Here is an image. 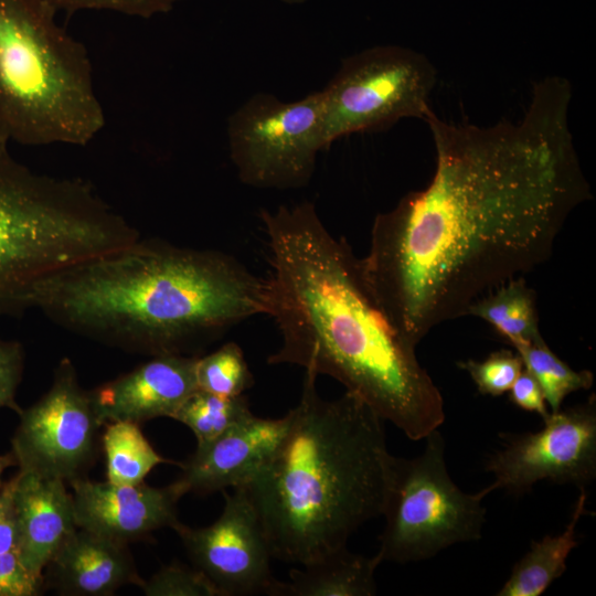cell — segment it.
Returning a JSON list of instances; mask_svg holds the SVG:
<instances>
[{
  "mask_svg": "<svg viewBox=\"0 0 596 596\" xmlns=\"http://www.w3.org/2000/svg\"><path fill=\"white\" fill-rule=\"evenodd\" d=\"M572 96L566 77L550 75L533 84L517 121L478 126L426 116L435 173L375 216L361 258L409 345L547 260L567 217L592 199L570 127Z\"/></svg>",
  "mask_w": 596,
  "mask_h": 596,
  "instance_id": "1",
  "label": "cell"
},
{
  "mask_svg": "<svg viewBox=\"0 0 596 596\" xmlns=\"http://www.w3.org/2000/svg\"><path fill=\"white\" fill-rule=\"evenodd\" d=\"M269 273L266 316L280 347L267 363L328 375L409 439L445 421L444 400L377 301L358 258L334 237L313 203L260 210Z\"/></svg>",
  "mask_w": 596,
  "mask_h": 596,
  "instance_id": "2",
  "label": "cell"
},
{
  "mask_svg": "<svg viewBox=\"0 0 596 596\" xmlns=\"http://www.w3.org/2000/svg\"><path fill=\"white\" fill-rule=\"evenodd\" d=\"M31 308L129 352L198 356L266 313L265 280L226 253L139 237L54 274L34 290Z\"/></svg>",
  "mask_w": 596,
  "mask_h": 596,
  "instance_id": "3",
  "label": "cell"
},
{
  "mask_svg": "<svg viewBox=\"0 0 596 596\" xmlns=\"http://www.w3.org/2000/svg\"><path fill=\"white\" fill-rule=\"evenodd\" d=\"M306 371L287 432L242 489L273 558L306 565L347 547L365 522L382 515L394 456L381 418L356 395L324 400Z\"/></svg>",
  "mask_w": 596,
  "mask_h": 596,
  "instance_id": "4",
  "label": "cell"
},
{
  "mask_svg": "<svg viewBox=\"0 0 596 596\" xmlns=\"http://www.w3.org/2000/svg\"><path fill=\"white\" fill-rule=\"evenodd\" d=\"M0 134V317L31 309L54 274L117 249L139 232L89 183L33 172Z\"/></svg>",
  "mask_w": 596,
  "mask_h": 596,
  "instance_id": "5",
  "label": "cell"
},
{
  "mask_svg": "<svg viewBox=\"0 0 596 596\" xmlns=\"http://www.w3.org/2000/svg\"><path fill=\"white\" fill-rule=\"evenodd\" d=\"M45 0H0V134L25 146H85L104 127L85 45Z\"/></svg>",
  "mask_w": 596,
  "mask_h": 596,
  "instance_id": "6",
  "label": "cell"
},
{
  "mask_svg": "<svg viewBox=\"0 0 596 596\" xmlns=\"http://www.w3.org/2000/svg\"><path fill=\"white\" fill-rule=\"evenodd\" d=\"M422 454L394 457L382 515L381 562H419L458 543L481 538L486 522L482 500L491 485L476 493L462 491L450 478L445 441L438 429L425 438Z\"/></svg>",
  "mask_w": 596,
  "mask_h": 596,
  "instance_id": "7",
  "label": "cell"
},
{
  "mask_svg": "<svg viewBox=\"0 0 596 596\" xmlns=\"http://www.w3.org/2000/svg\"><path fill=\"white\" fill-rule=\"evenodd\" d=\"M437 81L432 62L398 45H379L342 60L322 93L327 147L339 138L389 129L404 118L425 120Z\"/></svg>",
  "mask_w": 596,
  "mask_h": 596,
  "instance_id": "8",
  "label": "cell"
},
{
  "mask_svg": "<svg viewBox=\"0 0 596 596\" xmlns=\"http://www.w3.org/2000/svg\"><path fill=\"white\" fill-rule=\"evenodd\" d=\"M231 160L240 180L258 189H297L315 171L324 140L322 93L295 102L257 93L227 120Z\"/></svg>",
  "mask_w": 596,
  "mask_h": 596,
  "instance_id": "9",
  "label": "cell"
},
{
  "mask_svg": "<svg viewBox=\"0 0 596 596\" xmlns=\"http://www.w3.org/2000/svg\"><path fill=\"white\" fill-rule=\"evenodd\" d=\"M19 416L11 453L21 471L65 482L83 477L103 424L68 358L57 364L47 392Z\"/></svg>",
  "mask_w": 596,
  "mask_h": 596,
  "instance_id": "10",
  "label": "cell"
},
{
  "mask_svg": "<svg viewBox=\"0 0 596 596\" xmlns=\"http://www.w3.org/2000/svg\"><path fill=\"white\" fill-rule=\"evenodd\" d=\"M534 433L510 435L486 464L493 490L520 494L541 480L585 488L596 477V398L550 413Z\"/></svg>",
  "mask_w": 596,
  "mask_h": 596,
  "instance_id": "11",
  "label": "cell"
},
{
  "mask_svg": "<svg viewBox=\"0 0 596 596\" xmlns=\"http://www.w3.org/2000/svg\"><path fill=\"white\" fill-rule=\"evenodd\" d=\"M223 494V511L212 524L191 528L178 521L172 526L194 567L223 596H284L285 582L273 575V556L252 503L240 488Z\"/></svg>",
  "mask_w": 596,
  "mask_h": 596,
  "instance_id": "12",
  "label": "cell"
},
{
  "mask_svg": "<svg viewBox=\"0 0 596 596\" xmlns=\"http://www.w3.org/2000/svg\"><path fill=\"white\" fill-rule=\"evenodd\" d=\"M77 528L129 543L179 521L178 502L185 494L173 481L166 487L115 485L84 477L70 481Z\"/></svg>",
  "mask_w": 596,
  "mask_h": 596,
  "instance_id": "13",
  "label": "cell"
},
{
  "mask_svg": "<svg viewBox=\"0 0 596 596\" xmlns=\"http://www.w3.org/2000/svg\"><path fill=\"white\" fill-rule=\"evenodd\" d=\"M199 356V355H198ZM196 355L162 354L89 391L103 425L170 417L198 390Z\"/></svg>",
  "mask_w": 596,
  "mask_h": 596,
  "instance_id": "14",
  "label": "cell"
},
{
  "mask_svg": "<svg viewBox=\"0 0 596 596\" xmlns=\"http://www.w3.org/2000/svg\"><path fill=\"white\" fill-rule=\"evenodd\" d=\"M289 416L263 418L252 414L212 441L196 446L175 482L187 494L212 493L248 482L283 440Z\"/></svg>",
  "mask_w": 596,
  "mask_h": 596,
  "instance_id": "15",
  "label": "cell"
},
{
  "mask_svg": "<svg viewBox=\"0 0 596 596\" xmlns=\"http://www.w3.org/2000/svg\"><path fill=\"white\" fill-rule=\"evenodd\" d=\"M45 585L61 595H113L124 585H140L127 543L77 528L45 567Z\"/></svg>",
  "mask_w": 596,
  "mask_h": 596,
  "instance_id": "16",
  "label": "cell"
},
{
  "mask_svg": "<svg viewBox=\"0 0 596 596\" xmlns=\"http://www.w3.org/2000/svg\"><path fill=\"white\" fill-rule=\"evenodd\" d=\"M18 520V556L38 576H44L49 562L75 523L72 493L65 481L19 470L14 489Z\"/></svg>",
  "mask_w": 596,
  "mask_h": 596,
  "instance_id": "17",
  "label": "cell"
},
{
  "mask_svg": "<svg viewBox=\"0 0 596 596\" xmlns=\"http://www.w3.org/2000/svg\"><path fill=\"white\" fill-rule=\"evenodd\" d=\"M377 554L365 556L347 547L292 568L284 596H372L376 594Z\"/></svg>",
  "mask_w": 596,
  "mask_h": 596,
  "instance_id": "18",
  "label": "cell"
},
{
  "mask_svg": "<svg viewBox=\"0 0 596 596\" xmlns=\"http://www.w3.org/2000/svg\"><path fill=\"white\" fill-rule=\"evenodd\" d=\"M586 499L585 488H579V496L563 532L532 541L530 550L514 564L498 596H540L564 574L567 557L578 544L576 526L587 512Z\"/></svg>",
  "mask_w": 596,
  "mask_h": 596,
  "instance_id": "19",
  "label": "cell"
},
{
  "mask_svg": "<svg viewBox=\"0 0 596 596\" xmlns=\"http://www.w3.org/2000/svg\"><path fill=\"white\" fill-rule=\"evenodd\" d=\"M466 315L490 323L514 349L543 339L535 292L523 278H512L472 302Z\"/></svg>",
  "mask_w": 596,
  "mask_h": 596,
  "instance_id": "20",
  "label": "cell"
},
{
  "mask_svg": "<svg viewBox=\"0 0 596 596\" xmlns=\"http://www.w3.org/2000/svg\"><path fill=\"white\" fill-rule=\"evenodd\" d=\"M102 441L107 481L115 485L141 483L156 466L171 462L155 450L132 422L107 423Z\"/></svg>",
  "mask_w": 596,
  "mask_h": 596,
  "instance_id": "21",
  "label": "cell"
},
{
  "mask_svg": "<svg viewBox=\"0 0 596 596\" xmlns=\"http://www.w3.org/2000/svg\"><path fill=\"white\" fill-rule=\"evenodd\" d=\"M252 414L245 395L226 397L198 389L172 418L188 426L196 446H203Z\"/></svg>",
  "mask_w": 596,
  "mask_h": 596,
  "instance_id": "22",
  "label": "cell"
},
{
  "mask_svg": "<svg viewBox=\"0 0 596 596\" xmlns=\"http://www.w3.org/2000/svg\"><path fill=\"white\" fill-rule=\"evenodd\" d=\"M523 368L540 384L551 413L562 408L564 400L573 392L588 390L594 375L588 370L575 371L549 348L544 339L515 348Z\"/></svg>",
  "mask_w": 596,
  "mask_h": 596,
  "instance_id": "23",
  "label": "cell"
},
{
  "mask_svg": "<svg viewBox=\"0 0 596 596\" xmlns=\"http://www.w3.org/2000/svg\"><path fill=\"white\" fill-rule=\"evenodd\" d=\"M195 376L198 389L226 397L244 395L254 384L243 350L233 341L199 355Z\"/></svg>",
  "mask_w": 596,
  "mask_h": 596,
  "instance_id": "24",
  "label": "cell"
},
{
  "mask_svg": "<svg viewBox=\"0 0 596 596\" xmlns=\"http://www.w3.org/2000/svg\"><path fill=\"white\" fill-rule=\"evenodd\" d=\"M139 587L147 596H223L203 572L175 563L162 566Z\"/></svg>",
  "mask_w": 596,
  "mask_h": 596,
  "instance_id": "25",
  "label": "cell"
},
{
  "mask_svg": "<svg viewBox=\"0 0 596 596\" xmlns=\"http://www.w3.org/2000/svg\"><path fill=\"white\" fill-rule=\"evenodd\" d=\"M483 395L499 396L508 392L523 370V363L517 352L499 350L482 361L467 360L458 362Z\"/></svg>",
  "mask_w": 596,
  "mask_h": 596,
  "instance_id": "26",
  "label": "cell"
},
{
  "mask_svg": "<svg viewBox=\"0 0 596 596\" xmlns=\"http://www.w3.org/2000/svg\"><path fill=\"white\" fill-rule=\"evenodd\" d=\"M56 11L110 10L143 19L168 13L182 0H45Z\"/></svg>",
  "mask_w": 596,
  "mask_h": 596,
  "instance_id": "27",
  "label": "cell"
},
{
  "mask_svg": "<svg viewBox=\"0 0 596 596\" xmlns=\"http://www.w3.org/2000/svg\"><path fill=\"white\" fill-rule=\"evenodd\" d=\"M24 349L19 341L0 339V408L8 407L18 415L22 408L15 401L24 369Z\"/></svg>",
  "mask_w": 596,
  "mask_h": 596,
  "instance_id": "28",
  "label": "cell"
},
{
  "mask_svg": "<svg viewBox=\"0 0 596 596\" xmlns=\"http://www.w3.org/2000/svg\"><path fill=\"white\" fill-rule=\"evenodd\" d=\"M44 586V576L29 571L17 552L0 554V596H36Z\"/></svg>",
  "mask_w": 596,
  "mask_h": 596,
  "instance_id": "29",
  "label": "cell"
},
{
  "mask_svg": "<svg viewBox=\"0 0 596 596\" xmlns=\"http://www.w3.org/2000/svg\"><path fill=\"white\" fill-rule=\"evenodd\" d=\"M508 392L510 402L519 408L534 412L543 421L550 415L551 412L540 384L524 368Z\"/></svg>",
  "mask_w": 596,
  "mask_h": 596,
  "instance_id": "30",
  "label": "cell"
},
{
  "mask_svg": "<svg viewBox=\"0 0 596 596\" xmlns=\"http://www.w3.org/2000/svg\"><path fill=\"white\" fill-rule=\"evenodd\" d=\"M17 475L0 489V554L17 552L19 544L18 520L14 505Z\"/></svg>",
  "mask_w": 596,
  "mask_h": 596,
  "instance_id": "31",
  "label": "cell"
},
{
  "mask_svg": "<svg viewBox=\"0 0 596 596\" xmlns=\"http://www.w3.org/2000/svg\"><path fill=\"white\" fill-rule=\"evenodd\" d=\"M11 466H18L13 454L10 451L6 455H0V489L3 485L2 479H1L2 473L6 471L7 468Z\"/></svg>",
  "mask_w": 596,
  "mask_h": 596,
  "instance_id": "32",
  "label": "cell"
},
{
  "mask_svg": "<svg viewBox=\"0 0 596 596\" xmlns=\"http://www.w3.org/2000/svg\"><path fill=\"white\" fill-rule=\"evenodd\" d=\"M287 4H301V3H305L309 0H280Z\"/></svg>",
  "mask_w": 596,
  "mask_h": 596,
  "instance_id": "33",
  "label": "cell"
}]
</instances>
